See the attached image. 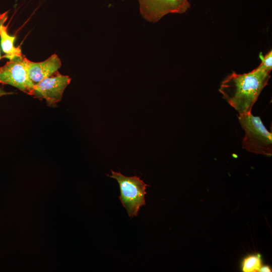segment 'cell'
<instances>
[{
  "instance_id": "6da1fadb",
  "label": "cell",
  "mask_w": 272,
  "mask_h": 272,
  "mask_svg": "<svg viewBox=\"0 0 272 272\" xmlns=\"http://www.w3.org/2000/svg\"><path fill=\"white\" fill-rule=\"evenodd\" d=\"M270 78V73L256 69L242 74L233 72L222 81L219 91L238 115L248 114Z\"/></svg>"
},
{
  "instance_id": "7a4b0ae2",
  "label": "cell",
  "mask_w": 272,
  "mask_h": 272,
  "mask_svg": "<svg viewBox=\"0 0 272 272\" xmlns=\"http://www.w3.org/2000/svg\"><path fill=\"white\" fill-rule=\"evenodd\" d=\"M238 118L245 132L242 148L256 154L271 156L272 133L264 126L260 118L250 113L238 115Z\"/></svg>"
},
{
  "instance_id": "3957f363",
  "label": "cell",
  "mask_w": 272,
  "mask_h": 272,
  "mask_svg": "<svg viewBox=\"0 0 272 272\" xmlns=\"http://www.w3.org/2000/svg\"><path fill=\"white\" fill-rule=\"evenodd\" d=\"M111 172V175H107L118 182L120 190L119 199L129 217L137 216L140 208L146 205V189L149 185L137 176H125L112 170Z\"/></svg>"
},
{
  "instance_id": "277c9868",
  "label": "cell",
  "mask_w": 272,
  "mask_h": 272,
  "mask_svg": "<svg viewBox=\"0 0 272 272\" xmlns=\"http://www.w3.org/2000/svg\"><path fill=\"white\" fill-rule=\"evenodd\" d=\"M23 55L15 57L0 67V83L11 85L32 95L34 84L30 79Z\"/></svg>"
},
{
  "instance_id": "5b68a950",
  "label": "cell",
  "mask_w": 272,
  "mask_h": 272,
  "mask_svg": "<svg viewBox=\"0 0 272 272\" xmlns=\"http://www.w3.org/2000/svg\"><path fill=\"white\" fill-rule=\"evenodd\" d=\"M144 19L156 23L170 13L183 14L190 7L188 0H137Z\"/></svg>"
},
{
  "instance_id": "8992f818",
  "label": "cell",
  "mask_w": 272,
  "mask_h": 272,
  "mask_svg": "<svg viewBox=\"0 0 272 272\" xmlns=\"http://www.w3.org/2000/svg\"><path fill=\"white\" fill-rule=\"evenodd\" d=\"M71 81L68 76L57 72L55 75L34 84L32 95L45 100L49 106H54L61 100L63 92Z\"/></svg>"
},
{
  "instance_id": "52a82bcc",
  "label": "cell",
  "mask_w": 272,
  "mask_h": 272,
  "mask_svg": "<svg viewBox=\"0 0 272 272\" xmlns=\"http://www.w3.org/2000/svg\"><path fill=\"white\" fill-rule=\"evenodd\" d=\"M25 62L30 79L34 84L55 74L61 65L55 54L41 62H33L26 58Z\"/></svg>"
},
{
  "instance_id": "ba28073f",
  "label": "cell",
  "mask_w": 272,
  "mask_h": 272,
  "mask_svg": "<svg viewBox=\"0 0 272 272\" xmlns=\"http://www.w3.org/2000/svg\"><path fill=\"white\" fill-rule=\"evenodd\" d=\"M15 39V36H11L8 33L7 26L3 24L0 27V43L4 53L3 57L11 60L22 55L20 48L14 45Z\"/></svg>"
},
{
  "instance_id": "9c48e42d",
  "label": "cell",
  "mask_w": 272,
  "mask_h": 272,
  "mask_svg": "<svg viewBox=\"0 0 272 272\" xmlns=\"http://www.w3.org/2000/svg\"><path fill=\"white\" fill-rule=\"evenodd\" d=\"M261 255L259 253L249 254L244 257L241 264L243 272H257L262 265Z\"/></svg>"
},
{
  "instance_id": "30bf717a",
  "label": "cell",
  "mask_w": 272,
  "mask_h": 272,
  "mask_svg": "<svg viewBox=\"0 0 272 272\" xmlns=\"http://www.w3.org/2000/svg\"><path fill=\"white\" fill-rule=\"evenodd\" d=\"M259 57L261 60L260 65L256 68L257 70L264 71L270 73L272 69V51H269L265 56L260 54Z\"/></svg>"
},
{
  "instance_id": "8fae6325",
  "label": "cell",
  "mask_w": 272,
  "mask_h": 272,
  "mask_svg": "<svg viewBox=\"0 0 272 272\" xmlns=\"http://www.w3.org/2000/svg\"><path fill=\"white\" fill-rule=\"evenodd\" d=\"M8 12H5L4 13L0 14V27L3 24H5V23L7 21L8 17ZM2 57H3L1 56L0 53V59Z\"/></svg>"
},
{
  "instance_id": "7c38bea8",
  "label": "cell",
  "mask_w": 272,
  "mask_h": 272,
  "mask_svg": "<svg viewBox=\"0 0 272 272\" xmlns=\"http://www.w3.org/2000/svg\"><path fill=\"white\" fill-rule=\"evenodd\" d=\"M260 272H271V268L269 265H262L260 268Z\"/></svg>"
},
{
  "instance_id": "4fadbf2b",
  "label": "cell",
  "mask_w": 272,
  "mask_h": 272,
  "mask_svg": "<svg viewBox=\"0 0 272 272\" xmlns=\"http://www.w3.org/2000/svg\"><path fill=\"white\" fill-rule=\"evenodd\" d=\"M13 94V92H8L2 89L1 88H0V97L4 96V95H10V94Z\"/></svg>"
}]
</instances>
